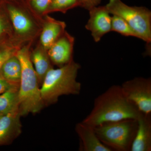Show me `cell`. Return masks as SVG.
I'll use <instances>...</instances> for the list:
<instances>
[{
	"instance_id": "cell-1",
	"label": "cell",
	"mask_w": 151,
	"mask_h": 151,
	"mask_svg": "<svg viewBox=\"0 0 151 151\" xmlns=\"http://www.w3.org/2000/svg\"><path fill=\"white\" fill-rule=\"evenodd\" d=\"M142 114L127 100L121 86L114 85L95 98L92 111L82 122L94 128L126 119L138 120Z\"/></svg>"
},
{
	"instance_id": "cell-2",
	"label": "cell",
	"mask_w": 151,
	"mask_h": 151,
	"mask_svg": "<svg viewBox=\"0 0 151 151\" xmlns=\"http://www.w3.org/2000/svg\"><path fill=\"white\" fill-rule=\"evenodd\" d=\"M80 68V65L72 60L57 69L48 70L40 88L45 106L56 103L60 96L80 94L81 84L76 80Z\"/></svg>"
},
{
	"instance_id": "cell-3",
	"label": "cell",
	"mask_w": 151,
	"mask_h": 151,
	"mask_svg": "<svg viewBox=\"0 0 151 151\" xmlns=\"http://www.w3.org/2000/svg\"><path fill=\"white\" fill-rule=\"evenodd\" d=\"M16 55L22 66L21 78L18 92V109L21 116L39 113L45 107L37 76L32 62L28 49L25 47Z\"/></svg>"
},
{
	"instance_id": "cell-4",
	"label": "cell",
	"mask_w": 151,
	"mask_h": 151,
	"mask_svg": "<svg viewBox=\"0 0 151 151\" xmlns=\"http://www.w3.org/2000/svg\"><path fill=\"white\" fill-rule=\"evenodd\" d=\"M137 127V120L129 119L102 124L94 129L100 140L112 151H130Z\"/></svg>"
},
{
	"instance_id": "cell-5",
	"label": "cell",
	"mask_w": 151,
	"mask_h": 151,
	"mask_svg": "<svg viewBox=\"0 0 151 151\" xmlns=\"http://www.w3.org/2000/svg\"><path fill=\"white\" fill-rule=\"evenodd\" d=\"M111 14L121 17L147 44L151 42V12L143 6H131L122 0H109L105 5Z\"/></svg>"
},
{
	"instance_id": "cell-6",
	"label": "cell",
	"mask_w": 151,
	"mask_h": 151,
	"mask_svg": "<svg viewBox=\"0 0 151 151\" xmlns=\"http://www.w3.org/2000/svg\"><path fill=\"white\" fill-rule=\"evenodd\" d=\"M127 100L140 113L151 116V78L135 77L121 85Z\"/></svg>"
},
{
	"instance_id": "cell-7",
	"label": "cell",
	"mask_w": 151,
	"mask_h": 151,
	"mask_svg": "<svg viewBox=\"0 0 151 151\" xmlns=\"http://www.w3.org/2000/svg\"><path fill=\"white\" fill-rule=\"evenodd\" d=\"M89 18L86 25L95 42L111 31L112 17L105 6H97L89 10Z\"/></svg>"
},
{
	"instance_id": "cell-8",
	"label": "cell",
	"mask_w": 151,
	"mask_h": 151,
	"mask_svg": "<svg viewBox=\"0 0 151 151\" xmlns=\"http://www.w3.org/2000/svg\"><path fill=\"white\" fill-rule=\"evenodd\" d=\"M21 117L18 108L0 119V146L10 144L21 134Z\"/></svg>"
},
{
	"instance_id": "cell-9",
	"label": "cell",
	"mask_w": 151,
	"mask_h": 151,
	"mask_svg": "<svg viewBox=\"0 0 151 151\" xmlns=\"http://www.w3.org/2000/svg\"><path fill=\"white\" fill-rule=\"evenodd\" d=\"M73 42V38L63 32L48 49L50 59L59 67L70 62L72 60Z\"/></svg>"
},
{
	"instance_id": "cell-10",
	"label": "cell",
	"mask_w": 151,
	"mask_h": 151,
	"mask_svg": "<svg viewBox=\"0 0 151 151\" xmlns=\"http://www.w3.org/2000/svg\"><path fill=\"white\" fill-rule=\"evenodd\" d=\"M75 129L80 139L79 150L112 151L100 140L94 127L81 122L76 125Z\"/></svg>"
},
{
	"instance_id": "cell-11",
	"label": "cell",
	"mask_w": 151,
	"mask_h": 151,
	"mask_svg": "<svg viewBox=\"0 0 151 151\" xmlns=\"http://www.w3.org/2000/svg\"><path fill=\"white\" fill-rule=\"evenodd\" d=\"M130 151H151V116L142 114Z\"/></svg>"
},
{
	"instance_id": "cell-12",
	"label": "cell",
	"mask_w": 151,
	"mask_h": 151,
	"mask_svg": "<svg viewBox=\"0 0 151 151\" xmlns=\"http://www.w3.org/2000/svg\"><path fill=\"white\" fill-rule=\"evenodd\" d=\"M0 73L12 86H19L22 66L16 53L4 63L0 69Z\"/></svg>"
},
{
	"instance_id": "cell-13",
	"label": "cell",
	"mask_w": 151,
	"mask_h": 151,
	"mask_svg": "<svg viewBox=\"0 0 151 151\" xmlns=\"http://www.w3.org/2000/svg\"><path fill=\"white\" fill-rule=\"evenodd\" d=\"M65 24L63 22L52 20L45 24L40 37L44 49L47 50L64 32Z\"/></svg>"
},
{
	"instance_id": "cell-14",
	"label": "cell",
	"mask_w": 151,
	"mask_h": 151,
	"mask_svg": "<svg viewBox=\"0 0 151 151\" xmlns=\"http://www.w3.org/2000/svg\"><path fill=\"white\" fill-rule=\"evenodd\" d=\"M7 9L13 25L18 33L26 35L31 32L32 22L23 12L12 6H8Z\"/></svg>"
},
{
	"instance_id": "cell-15",
	"label": "cell",
	"mask_w": 151,
	"mask_h": 151,
	"mask_svg": "<svg viewBox=\"0 0 151 151\" xmlns=\"http://www.w3.org/2000/svg\"><path fill=\"white\" fill-rule=\"evenodd\" d=\"M30 58L37 76L40 86H41L46 73L51 69L48 54L41 49H37L30 55Z\"/></svg>"
},
{
	"instance_id": "cell-16",
	"label": "cell",
	"mask_w": 151,
	"mask_h": 151,
	"mask_svg": "<svg viewBox=\"0 0 151 151\" xmlns=\"http://www.w3.org/2000/svg\"><path fill=\"white\" fill-rule=\"evenodd\" d=\"M19 86H12L0 94V114L4 115L18 108Z\"/></svg>"
},
{
	"instance_id": "cell-17",
	"label": "cell",
	"mask_w": 151,
	"mask_h": 151,
	"mask_svg": "<svg viewBox=\"0 0 151 151\" xmlns=\"http://www.w3.org/2000/svg\"><path fill=\"white\" fill-rule=\"evenodd\" d=\"M111 31L119 33L125 36L134 37L139 39L137 33L126 21L118 16L113 15L112 17Z\"/></svg>"
},
{
	"instance_id": "cell-18",
	"label": "cell",
	"mask_w": 151,
	"mask_h": 151,
	"mask_svg": "<svg viewBox=\"0 0 151 151\" xmlns=\"http://www.w3.org/2000/svg\"><path fill=\"white\" fill-rule=\"evenodd\" d=\"M78 6H82V0H52L49 8L51 10L65 12Z\"/></svg>"
},
{
	"instance_id": "cell-19",
	"label": "cell",
	"mask_w": 151,
	"mask_h": 151,
	"mask_svg": "<svg viewBox=\"0 0 151 151\" xmlns=\"http://www.w3.org/2000/svg\"><path fill=\"white\" fill-rule=\"evenodd\" d=\"M52 0H31L32 6L38 12H42L49 6Z\"/></svg>"
},
{
	"instance_id": "cell-20",
	"label": "cell",
	"mask_w": 151,
	"mask_h": 151,
	"mask_svg": "<svg viewBox=\"0 0 151 151\" xmlns=\"http://www.w3.org/2000/svg\"><path fill=\"white\" fill-rule=\"evenodd\" d=\"M15 53V51L14 52L13 50L12 49H0V69L4 63Z\"/></svg>"
},
{
	"instance_id": "cell-21",
	"label": "cell",
	"mask_w": 151,
	"mask_h": 151,
	"mask_svg": "<svg viewBox=\"0 0 151 151\" xmlns=\"http://www.w3.org/2000/svg\"><path fill=\"white\" fill-rule=\"evenodd\" d=\"M102 0H82V6L89 11L90 9L97 6L101 3Z\"/></svg>"
},
{
	"instance_id": "cell-22",
	"label": "cell",
	"mask_w": 151,
	"mask_h": 151,
	"mask_svg": "<svg viewBox=\"0 0 151 151\" xmlns=\"http://www.w3.org/2000/svg\"><path fill=\"white\" fill-rule=\"evenodd\" d=\"M12 86L0 73V94L7 90Z\"/></svg>"
},
{
	"instance_id": "cell-23",
	"label": "cell",
	"mask_w": 151,
	"mask_h": 151,
	"mask_svg": "<svg viewBox=\"0 0 151 151\" xmlns=\"http://www.w3.org/2000/svg\"><path fill=\"white\" fill-rule=\"evenodd\" d=\"M7 31V25L5 20L0 15V36L3 35Z\"/></svg>"
},
{
	"instance_id": "cell-24",
	"label": "cell",
	"mask_w": 151,
	"mask_h": 151,
	"mask_svg": "<svg viewBox=\"0 0 151 151\" xmlns=\"http://www.w3.org/2000/svg\"><path fill=\"white\" fill-rule=\"evenodd\" d=\"M4 116V115H1V114H0V119H1V118L2 116Z\"/></svg>"
}]
</instances>
